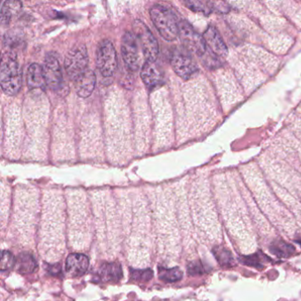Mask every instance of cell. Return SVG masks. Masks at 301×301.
Wrapping results in <instances>:
<instances>
[{"instance_id": "cell-24", "label": "cell", "mask_w": 301, "mask_h": 301, "mask_svg": "<svg viewBox=\"0 0 301 301\" xmlns=\"http://www.w3.org/2000/svg\"><path fill=\"white\" fill-rule=\"evenodd\" d=\"M154 273L150 269L146 270H131V277L132 279L137 282H147L153 277Z\"/></svg>"}, {"instance_id": "cell-1", "label": "cell", "mask_w": 301, "mask_h": 301, "mask_svg": "<svg viewBox=\"0 0 301 301\" xmlns=\"http://www.w3.org/2000/svg\"><path fill=\"white\" fill-rule=\"evenodd\" d=\"M22 70L13 51L4 52L1 58L0 85L5 94L15 96L22 88Z\"/></svg>"}, {"instance_id": "cell-19", "label": "cell", "mask_w": 301, "mask_h": 301, "mask_svg": "<svg viewBox=\"0 0 301 301\" xmlns=\"http://www.w3.org/2000/svg\"><path fill=\"white\" fill-rule=\"evenodd\" d=\"M214 256L216 257L218 264L222 267L233 266L234 264V258L232 256V253L223 247H215L212 250Z\"/></svg>"}, {"instance_id": "cell-23", "label": "cell", "mask_w": 301, "mask_h": 301, "mask_svg": "<svg viewBox=\"0 0 301 301\" xmlns=\"http://www.w3.org/2000/svg\"><path fill=\"white\" fill-rule=\"evenodd\" d=\"M16 258L14 257L11 252L7 250L2 251V256H1V271L5 272L7 270H10L15 266Z\"/></svg>"}, {"instance_id": "cell-6", "label": "cell", "mask_w": 301, "mask_h": 301, "mask_svg": "<svg viewBox=\"0 0 301 301\" xmlns=\"http://www.w3.org/2000/svg\"><path fill=\"white\" fill-rule=\"evenodd\" d=\"M179 36L184 47L191 53L196 54L200 59L207 52V44L204 40L203 35H200L193 28V26L185 20L179 22Z\"/></svg>"}, {"instance_id": "cell-14", "label": "cell", "mask_w": 301, "mask_h": 301, "mask_svg": "<svg viewBox=\"0 0 301 301\" xmlns=\"http://www.w3.org/2000/svg\"><path fill=\"white\" fill-rule=\"evenodd\" d=\"M73 82L79 97L87 98L94 91L97 83V77L92 70L88 69Z\"/></svg>"}, {"instance_id": "cell-16", "label": "cell", "mask_w": 301, "mask_h": 301, "mask_svg": "<svg viewBox=\"0 0 301 301\" xmlns=\"http://www.w3.org/2000/svg\"><path fill=\"white\" fill-rule=\"evenodd\" d=\"M16 270L19 273L31 274L37 270V261L32 254L22 253L16 258Z\"/></svg>"}, {"instance_id": "cell-17", "label": "cell", "mask_w": 301, "mask_h": 301, "mask_svg": "<svg viewBox=\"0 0 301 301\" xmlns=\"http://www.w3.org/2000/svg\"><path fill=\"white\" fill-rule=\"evenodd\" d=\"M22 5L19 1H6L1 8V22L4 25H7L13 16L19 13Z\"/></svg>"}, {"instance_id": "cell-20", "label": "cell", "mask_w": 301, "mask_h": 301, "mask_svg": "<svg viewBox=\"0 0 301 301\" xmlns=\"http://www.w3.org/2000/svg\"><path fill=\"white\" fill-rule=\"evenodd\" d=\"M158 276L163 282L175 283L182 279L183 272L178 267H174L172 269L166 268H159Z\"/></svg>"}, {"instance_id": "cell-22", "label": "cell", "mask_w": 301, "mask_h": 301, "mask_svg": "<svg viewBox=\"0 0 301 301\" xmlns=\"http://www.w3.org/2000/svg\"><path fill=\"white\" fill-rule=\"evenodd\" d=\"M185 7L195 13H202L205 15H210L213 11L210 6V2H201V1H185Z\"/></svg>"}, {"instance_id": "cell-2", "label": "cell", "mask_w": 301, "mask_h": 301, "mask_svg": "<svg viewBox=\"0 0 301 301\" xmlns=\"http://www.w3.org/2000/svg\"><path fill=\"white\" fill-rule=\"evenodd\" d=\"M150 18L161 36L173 41L179 35V22L175 13L162 5H154L149 10Z\"/></svg>"}, {"instance_id": "cell-5", "label": "cell", "mask_w": 301, "mask_h": 301, "mask_svg": "<svg viewBox=\"0 0 301 301\" xmlns=\"http://www.w3.org/2000/svg\"><path fill=\"white\" fill-rule=\"evenodd\" d=\"M97 66L101 74L109 78L115 73L118 68V56L112 42L104 39L98 44L97 50Z\"/></svg>"}, {"instance_id": "cell-26", "label": "cell", "mask_w": 301, "mask_h": 301, "mask_svg": "<svg viewBox=\"0 0 301 301\" xmlns=\"http://www.w3.org/2000/svg\"><path fill=\"white\" fill-rule=\"evenodd\" d=\"M210 6L212 10H216L219 13H226L229 12L230 7L225 2H210Z\"/></svg>"}, {"instance_id": "cell-3", "label": "cell", "mask_w": 301, "mask_h": 301, "mask_svg": "<svg viewBox=\"0 0 301 301\" xmlns=\"http://www.w3.org/2000/svg\"><path fill=\"white\" fill-rule=\"evenodd\" d=\"M65 69L72 82L76 81L80 76L89 69L88 50L84 44H76L66 54Z\"/></svg>"}, {"instance_id": "cell-8", "label": "cell", "mask_w": 301, "mask_h": 301, "mask_svg": "<svg viewBox=\"0 0 301 301\" xmlns=\"http://www.w3.org/2000/svg\"><path fill=\"white\" fill-rule=\"evenodd\" d=\"M46 86L52 90L60 89L63 85V72L60 60L56 54L48 53L44 58L43 65Z\"/></svg>"}, {"instance_id": "cell-11", "label": "cell", "mask_w": 301, "mask_h": 301, "mask_svg": "<svg viewBox=\"0 0 301 301\" xmlns=\"http://www.w3.org/2000/svg\"><path fill=\"white\" fill-rule=\"evenodd\" d=\"M141 79L149 89L161 86L163 82V73L156 61H146L142 66Z\"/></svg>"}, {"instance_id": "cell-10", "label": "cell", "mask_w": 301, "mask_h": 301, "mask_svg": "<svg viewBox=\"0 0 301 301\" xmlns=\"http://www.w3.org/2000/svg\"><path fill=\"white\" fill-rule=\"evenodd\" d=\"M203 37L208 49L211 50L214 54H216L219 58H225L227 56L228 49L222 35L216 27L209 26L204 32Z\"/></svg>"}, {"instance_id": "cell-21", "label": "cell", "mask_w": 301, "mask_h": 301, "mask_svg": "<svg viewBox=\"0 0 301 301\" xmlns=\"http://www.w3.org/2000/svg\"><path fill=\"white\" fill-rule=\"evenodd\" d=\"M239 260H240V262L246 264L248 266L254 267L256 269H262L264 267V264H266V260H269V259L260 253H256V254H251V255L241 256L239 258Z\"/></svg>"}, {"instance_id": "cell-4", "label": "cell", "mask_w": 301, "mask_h": 301, "mask_svg": "<svg viewBox=\"0 0 301 301\" xmlns=\"http://www.w3.org/2000/svg\"><path fill=\"white\" fill-rule=\"evenodd\" d=\"M171 65L174 72L184 80H189L199 72V67L189 50L183 47H175L171 52Z\"/></svg>"}, {"instance_id": "cell-15", "label": "cell", "mask_w": 301, "mask_h": 301, "mask_svg": "<svg viewBox=\"0 0 301 301\" xmlns=\"http://www.w3.org/2000/svg\"><path fill=\"white\" fill-rule=\"evenodd\" d=\"M27 83L29 88H43L46 86L43 66L36 63L29 66L27 74Z\"/></svg>"}, {"instance_id": "cell-25", "label": "cell", "mask_w": 301, "mask_h": 301, "mask_svg": "<svg viewBox=\"0 0 301 301\" xmlns=\"http://www.w3.org/2000/svg\"><path fill=\"white\" fill-rule=\"evenodd\" d=\"M206 270L204 269L203 264H201L200 260H195L187 266V272L191 276H199L201 274L205 273Z\"/></svg>"}, {"instance_id": "cell-27", "label": "cell", "mask_w": 301, "mask_h": 301, "mask_svg": "<svg viewBox=\"0 0 301 301\" xmlns=\"http://www.w3.org/2000/svg\"><path fill=\"white\" fill-rule=\"evenodd\" d=\"M47 270L50 275L55 276H60V274H61V271H62L60 264L48 265Z\"/></svg>"}, {"instance_id": "cell-12", "label": "cell", "mask_w": 301, "mask_h": 301, "mask_svg": "<svg viewBox=\"0 0 301 301\" xmlns=\"http://www.w3.org/2000/svg\"><path fill=\"white\" fill-rule=\"evenodd\" d=\"M89 266V259L83 254H71L66 258V270L72 277L84 275Z\"/></svg>"}, {"instance_id": "cell-7", "label": "cell", "mask_w": 301, "mask_h": 301, "mask_svg": "<svg viewBox=\"0 0 301 301\" xmlns=\"http://www.w3.org/2000/svg\"><path fill=\"white\" fill-rule=\"evenodd\" d=\"M134 34L141 44L146 61H156L159 54L157 40L144 22L136 20L133 24Z\"/></svg>"}, {"instance_id": "cell-13", "label": "cell", "mask_w": 301, "mask_h": 301, "mask_svg": "<svg viewBox=\"0 0 301 301\" xmlns=\"http://www.w3.org/2000/svg\"><path fill=\"white\" fill-rule=\"evenodd\" d=\"M98 279L99 283H115L119 282L123 277L122 267L116 262H106L101 265L98 271Z\"/></svg>"}, {"instance_id": "cell-9", "label": "cell", "mask_w": 301, "mask_h": 301, "mask_svg": "<svg viewBox=\"0 0 301 301\" xmlns=\"http://www.w3.org/2000/svg\"><path fill=\"white\" fill-rule=\"evenodd\" d=\"M121 54L127 68L132 72L138 71L140 68V53L137 38L133 32H126L123 35L121 41Z\"/></svg>"}, {"instance_id": "cell-18", "label": "cell", "mask_w": 301, "mask_h": 301, "mask_svg": "<svg viewBox=\"0 0 301 301\" xmlns=\"http://www.w3.org/2000/svg\"><path fill=\"white\" fill-rule=\"evenodd\" d=\"M270 250L274 255L279 258L290 257L293 254L295 248L293 246L289 244L287 242L283 241L281 239H276L271 243Z\"/></svg>"}]
</instances>
